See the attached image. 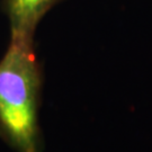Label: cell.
<instances>
[{"label": "cell", "instance_id": "6da1fadb", "mask_svg": "<svg viewBox=\"0 0 152 152\" xmlns=\"http://www.w3.org/2000/svg\"><path fill=\"white\" fill-rule=\"evenodd\" d=\"M42 68L34 39L10 37L0 60V135L17 152L41 151Z\"/></svg>", "mask_w": 152, "mask_h": 152}, {"label": "cell", "instance_id": "7a4b0ae2", "mask_svg": "<svg viewBox=\"0 0 152 152\" xmlns=\"http://www.w3.org/2000/svg\"><path fill=\"white\" fill-rule=\"evenodd\" d=\"M61 0H4L2 9L9 19L10 37L34 39L37 25Z\"/></svg>", "mask_w": 152, "mask_h": 152}]
</instances>
